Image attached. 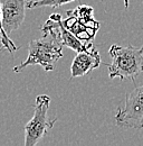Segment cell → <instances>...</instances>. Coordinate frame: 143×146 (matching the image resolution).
Returning a JSON list of instances; mask_svg holds the SVG:
<instances>
[{
	"label": "cell",
	"instance_id": "6da1fadb",
	"mask_svg": "<svg viewBox=\"0 0 143 146\" xmlns=\"http://www.w3.org/2000/svg\"><path fill=\"white\" fill-rule=\"evenodd\" d=\"M108 54L112 58V63L108 65V76L111 79L120 78L121 80H132L143 73V45L141 47H134L132 45L120 46L113 44Z\"/></svg>",
	"mask_w": 143,
	"mask_h": 146
},
{
	"label": "cell",
	"instance_id": "7a4b0ae2",
	"mask_svg": "<svg viewBox=\"0 0 143 146\" xmlns=\"http://www.w3.org/2000/svg\"><path fill=\"white\" fill-rule=\"evenodd\" d=\"M62 50L63 45L51 35L33 39L29 42L27 58L14 68V72H21L29 65H40L46 72H51L54 70L56 62L63 57Z\"/></svg>",
	"mask_w": 143,
	"mask_h": 146
},
{
	"label": "cell",
	"instance_id": "3957f363",
	"mask_svg": "<svg viewBox=\"0 0 143 146\" xmlns=\"http://www.w3.org/2000/svg\"><path fill=\"white\" fill-rule=\"evenodd\" d=\"M51 98L47 94H39L36 98L35 110L31 119L25 126V146H35L54 127L56 118H48Z\"/></svg>",
	"mask_w": 143,
	"mask_h": 146
},
{
	"label": "cell",
	"instance_id": "277c9868",
	"mask_svg": "<svg viewBox=\"0 0 143 146\" xmlns=\"http://www.w3.org/2000/svg\"><path fill=\"white\" fill-rule=\"evenodd\" d=\"M115 123L124 129H143V86L126 94L124 107H119L115 113Z\"/></svg>",
	"mask_w": 143,
	"mask_h": 146
},
{
	"label": "cell",
	"instance_id": "5b68a950",
	"mask_svg": "<svg viewBox=\"0 0 143 146\" xmlns=\"http://www.w3.org/2000/svg\"><path fill=\"white\" fill-rule=\"evenodd\" d=\"M93 8L78 6L67 11L68 18L63 20L65 27L81 40H91L95 36L100 24L93 17Z\"/></svg>",
	"mask_w": 143,
	"mask_h": 146
},
{
	"label": "cell",
	"instance_id": "8992f818",
	"mask_svg": "<svg viewBox=\"0 0 143 146\" xmlns=\"http://www.w3.org/2000/svg\"><path fill=\"white\" fill-rule=\"evenodd\" d=\"M41 31L44 33V36L51 35L56 40H58L63 46H67L76 52H83L89 50L93 45L82 43L81 39H78L72 32H70L60 17L59 14H53L49 19L43 25Z\"/></svg>",
	"mask_w": 143,
	"mask_h": 146
},
{
	"label": "cell",
	"instance_id": "52a82bcc",
	"mask_svg": "<svg viewBox=\"0 0 143 146\" xmlns=\"http://www.w3.org/2000/svg\"><path fill=\"white\" fill-rule=\"evenodd\" d=\"M2 26L5 32L9 35L18 29L24 20L26 14V0H0Z\"/></svg>",
	"mask_w": 143,
	"mask_h": 146
},
{
	"label": "cell",
	"instance_id": "ba28073f",
	"mask_svg": "<svg viewBox=\"0 0 143 146\" xmlns=\"http://www.w3.org/2000/svg\"><path fill=\"white\" fill-rule=\"evenodd\" d=\"M101 64V56L97 50L92 46L87 51L78 52L72 62V78H78L89 74L91 71L97 69Z\"/></svg>",
	"mask_w": 143,
	"mask_h": 146
},
{
	"label": "cell",
	"instance_id": "9c48e42d",
	"mask_svg": "<svg viewBox=\"0 0 143 146\" xmlns=\"http://www.w3.org/2000/svg\"><path fill=\"white\" fill-rule=\"evenodd\" d=\"M76 0H31V1H27L26 7L28 9H33V8H39V7H53L57 8L60 7L65 3L73 2Z\"/></svg>",
	"mask_w": 143,
	"mask_h": 146
},
{
	"label": "cell",
	"instance_id": "30bf717a",
	"mask_svg": "<svg viewBox=\"0 0 143 146\" xmlns=\"http://www.w3.org/2000/svg\"><path fill=\"white\" fill-rule=\"evenodd\" d=\"M0 35H1V43L3 44V46L6 47V50H8L10 53L17 51L18 47L15 45V43L11 40V38H9V35L5 32L3 26H2V15H1V2H0Z\"/></svg>",
	"mask_w": 143,
	"mask_h": 146
},
{
	"label": "cell",
	"instance_id": "8fae6325",
	"mask_svg": "<svg viewBox=\"0 0 143 146\" xmlns=\"http://www.w3.org/2000/svg\"><path fill=\"white\" fill-rule=\"evenodd\" d=\"M123 2H124L125 8H127V7H129V0H123Z\"/></svg>",
	"mask_w": 143,
	"mask_h": 146
},
{
	"label": "cell",
	"instance_id": "7c38bea8",
	"mask_svg": "<svg viewBox=\"0 0 143 146\" xmlns=\"http://www.w3.org/2000/svg\"><path fill=\"white\" fill-rule=\"evenodd\" d=\"M5 48H6V47H5V46H3V44L1 43V44H0V52H1V51H3Z\"/></svg>",
	"mask_w": 143,
	"mask_h": 146
}]
</instances>
